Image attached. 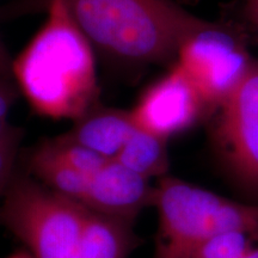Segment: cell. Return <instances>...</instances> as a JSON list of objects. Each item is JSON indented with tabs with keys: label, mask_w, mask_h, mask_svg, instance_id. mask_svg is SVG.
<instances>
[{
	"label": "cell",
	"mask_w": 258,
	"mask_h": 258,
	"mask_svg": "<svg viewBox=\"0 0 258 258\" xmlns=\"http://www.w3.org/2000/svg\"><path fill=\"white\" fill-rule=\"evenodd\" d=\"M12 77L38 115L78 121L98 98L92 46L64 0H49L41 30L12 61Z\"/></svg>",
	"instance_id": "cell-1"
},
{
	"label": "cell",
	"mask_w": 258,
	"mask_h": 258,
	"mask_svg": "<svg viewBox=\"0 0 258 258\" xmlns=\"http://www.w3.org/2000/svg\"><path fill=\"white\" fill-rule=\"evenodd\" d=\"M131 111L135 125L169 140L198 122L208 108L178 64L154 83Z\"/></svg>",
	"instance_id": "cell-7"
},
{
	"label": "cell",
	"mask_w": 258,
	"mask_h": 258,
	"mask_svg": "<svg viewBox=\"0 0 258 258\" xmlns=\"http://www.w3.org/2000/svg\"><path fill=\"white\" fill-rule=\"evenodd\" d=\"M11 77L0 76V121L6 122L9 111L15 101V91L10 83Z\"/></svg>",
	"instance_id": "cell-16"
},
{
	"label": "cell",
	"mask_w": 258,
	"mask_h": 258,
	"mask_svg": "<svg viewBox=\"0 0 258 258\" xmlns=\"http://www.w3.org/2000/svg\"><path fill=\"white\" fill-rule=\"evenodd\" d=\"M253 62L239 38L209 23L182 44L176 63L194 84L208 111L215 112L240 85Z\"/></svg>",
	"instance_id": "cell-5"
},
{
	"label": "cell",
	"mask_w": 258,
	"mask_h": 258,
	"mask_svg": "<svg viewBox=\"0 0 258 258\" xmlns=\"http://www.w3.org/2000/svg\"><path fill=\"white\" fill-rule=\"evenodd\" d=\"M10 128H11V125L8 123V121L6 122L0 121V137H3V135H4Z\"/></svg>",
	"instance_id": "cell-21"
},
{
	"label": "cell",
	"mask_w": 258,
	"mask_h": 258,
	"mask_svg": "<svg viewBox=\"0 0 258 258\" xmlns=\"http://www.w3.org/2000/svg\"><path fill=\"white\" fill-rule=\"evenodd\" d=\"M253 244V238L244 232H224L203 243L191 258H240Z\"/></svg>",
	"instance_id": "cell-14"
},
{
	"label": "cell",
	"mask_w": 258,
	"mask_h": 258,
	"mask_svg": "<svg viewBox=\"0 0 258 258\" xmlns=\"http://www.w3.org/2000/svg\"><path fill=\"white\" fill-rule=\"evenodd\" d=\"M44 146L59 159L88 176L95 175L97 171L101 170L108 161H110L101 154L78 144H74L62 137L47 141L44 143Z\"/></svg>",
	"instance_id": "cell-13"
},
{
	"label": "cell",
	"mask_w": 258,
	"mask_h": 258,
	"mask_svg": "<svg viewBox=\"0 0 258 258\" xmlns=\"http://www.w3.org/2000/svg\"><path fill=\"white\" fill-rule=\"evenodd\" d=\"M114 160L147 179L167 176V140L138 128Z\"/></svg>",
	"instance_id": "cell-12"
},
{
	"label": "cell",
	"mask_w": 258,
	"mask_h": 258,
	"mask_svg": "<svg viewBox=\"0 0 258 258\" xmlns=\"http://www.w3.org/2000/svg\"><path fill=\"white\" fill-rule=\"evenodd\" d=\"M0 76L12 77V60L0 40Z\"/></svg>",
	"instance_id": "cell-17"
},
{
	"label": "cell",
	"mask_w": 258,
	"mask_h": 258,
	"mask_svg": "<svg viewBox=\"0 0 258 258\" xmlns=\"http://www.w3.org/2000/svg\"><path fill=\"white\" fill-rule=\"evenodd\" d=\"M240 258H258V245H252Z\"/></svg>",
	"instance_id": "cell-20"
},
{
	"label": "cell",
	"mask_w": 258,
	"mask_h": 258,
	"mask_svg": "<svg viewBox=\"0 0 258 258\" xmlns=\"http://www.w3.org/2000/svg\"><path fill=\"white\" fill-rule=\"evenodd\" d=\"M29 170L32 177L47 188L79 203L85 198L91 177L59 159L44 144L31 154Z\"/></svg>",
	"instance_id": "cell-11"
},
{
	"label": "cell",
	"mask_w": 258,
	"mask_h": 258,
	"mask_svg": "<svg viewBox=\"0 0 258 258\" xmlns=\"http://www.w3.org/2000/svg\"><path fill=\"white\" fill-rule=\"evenodd\" d=\"M246 12L252 23L258 28V0H245Z\"/></svg>",
	"instance_id": "cell-18"
},
{
	"label": "cell",
	"mask_w": 258,
	"mask_h": 258,
	"mask_svg": "<svg viewBox=\"0 0 258 258\" xmlns=\"http://www.w3.org/2000/svg\"><path fill=\"white\" fill-rule=\"evenodd\" d=\"M86 215L82 203L17 172L0 201V224L35 258H83Z\"/></svg>",
	"instance_id": "cell-4"
},
{
	"label": "cell",
	"mask_w": 258,
	"mask_h": 258,
	"mask_svg": "<svg viewBox=\"0 0 258 258\" xmlns=\"http://www.w3.org/2000/svg\"><path fill=\"white\" fill-rule=\"evenodd\" d=\"M22 139V132L11 127L0 137V201L16 172V159Z\"/></svg>",
	"instance_id": "cell-15"
},
{
	"label": "cell",
	"mask_w": 258,
	"mask_h": 258,
	"mask_svg": "<svg viewBox=\"0 0 258 258\" xmlns=\"http://www.w3.org/2000/svg\"><path fill=\"white\" fill-rule=\"evenodd\" d=\"M158 213L154 258H191L203 243L230 231L258 241V205L234 201L165 176L154 186Z\"/></svg>",
	"instance_id": "cell-3"
},
{
	"label": "cell",
	"mask_w": 258,
	"mask_h": 258,
	"mask_svg": "<svg viewBox=\"0 0 258 258\" xmlns=\"http://www.w3.org/2000/svg\"><path fill=\"white\" fill-rule=\"evenodd\" d=\"M151 180L116 160H110L90 177L82 205L90 211L134 222L141 211L153 206Z\"/></svg>",
	"instance_id": "cell-8"
},
{
	"label": "cell",
	"mask_w": 258,
	"mask_h": 258,
	"mask_svg": "<svg viewBox=\"0 0 258 258\" xmlns=\"http://www.w3.org/2000/svg\"><path fill=\"white\" fill-rule=\"evenodd\" d=\"M135 129L131 111L95 108L61 137L114 160Z\"/></svg>",
	"instance_id": "cell-9"
},
{
	"label": "cell",
	"mask_w": 258,
	"mask_h": 258,
	"mask_svg": "<svg viewBox=\"0 0 258 258\" xmlns=\"http://www.w3.org/2000/svg\"><path fill=\"white\" fill-rule=\"evenodd\" d=\"M91 46L131 63L177 57L182 44L209 22L172 0H64Z\"/></svg>",
	"instance_id": "cell-2"
},
{
	"label": "cell",
	"mask_w": 258,
	"mask_h": 258,
	"mask_svg": "<svg viewBox=\"0 0 258 258\" xmlns=\"http://www.w3.org/2000/svg\"><path fill=\"white\" fill-rule=\"evenodd\" d=\"M215 112L213 137L222 161L238 185L258 194V61Z\"/></svg>",
	"instance_id": "cell-6"
},
{
	"label": "cell",
	"mask_w": 258,
	"mask_h": 258,
	"mask_svg": "<svg viewBox=\"0 0 258 258\" xmlns=\"http://www.w3.org/2000/svg\"><path fill=\"white\" fill-rule=\"evenodd\" d=\"M6 258H35V257L32 256L27 249H25V250H19L17 252H14Z\"/></svg>",
	"instance_id": "cell-19"
},
{
	"label": "cell",
	"mask_w": 258,
	"mask_h": 258,
	"mask_svg": "<svg viewBox=\"0 0 258 258\" xmlns=\"http://www.w3.org/2000/svg\"><path fill=\"white\" fill-rule=\"evenodd\" d=\"M133 224L88 209L83 258H127L137 244Z\"/></svg>",
	"instance_id": "cell-10"
}]
</instances>
